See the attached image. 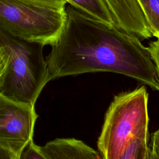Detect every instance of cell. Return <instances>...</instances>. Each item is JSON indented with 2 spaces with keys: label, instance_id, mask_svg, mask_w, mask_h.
I'll return each instance as SVG.
<instances>
[{
  "label": "cell",
  "instance_id": "8992f818",
  "mask_svg": "<svg viewBox=\"0 0 159 159\" xmlns=\"http://www.w3.org/2000/svg\"><path fill=\"white\" fill-rule=\"evenodd\" d=\"M117 26L139 39L152 36L138 0H104Z\"/></svg>",
  "mask_w": 159,
  "mask_h": 159
},
{
  "label": "cell",
  "instance_id": "4fadbf2b",
  "mask_svg": "<svg viewBox=\"0 0 159 159\" xmlns=\"http://www.w3.org/2000/svg\"><path fill=\"white\" fill-rule=\"evenodd\" d=\"M150 150L151 159H159V129L152 134Z\"/></svg>",
  "mask_w": 159,
  "mask_h": 159
},
{
  "label": "cell",
  "instance_id": "3957f363",
  "mask_svg": "<svg viewBox=\"0 0 159 159\" xmlns=\"http://www.w3.org/2000/svg\"><path fill=\"white\" fill-rule=\"evenodd\" d=\"M148 94L142 86L116 95L104 117L97 146L104 159H119L130 142L149 139Z\"/></svg>",
  "mask_w": 159,
  "mask_h": 159
},
{
  "label": "cell",
  "instance_id": "9c48e42d",
  "mask_svg": "<svg viewBox=\"0 0 159 159\" xmlns=\"http://www.w3.org/2000/svg\"><path fill=\"white\" fill-rule=\"evenodd\" d=\"M152 34L159 39V0H138Z\"/></svg>",
  "mask_w": 159,
  "mask_h": 159
},
{
  "label": "cell",
  "instance_id": "6da1fadb",
  "mask_svg": "<svg viewBox=\"0 0 159 159\" xmlns=\"http://www.w3.org/2000/svg\"><path fill=\"white\" fill-rule=\"evenodd\" d=\"M64 25L46 57L50 80L108 71L159 91V77L140 39L67 4Z\"/></svg>",
  "mask_w": 159,
  "mask_h": 159
},
{
  "label": "cell",
  "instance_id": "277c9868",
  "mask_svg": "<svg viewBox=\"0 0 159 159\" xmlns=\"http://www.w3.org/2000/svg\"><path fill=\"white\" fill-rule=\"evenodd\" d=\"M65 9L37 0H0V25L20 38L52 45L64 25Z\"/></svg>",
  "mask_w": 159,
  "mask_h": 159
},
{
  "label": "cell",
  "instance_id": "52a82bcc",
  "mask_svg": "<svg viewBox=\"0 0 159 159\" xmlns=\"http://www.w3.org/2000/svg\"><path fill=\"white\" fill-rule=\"evenodd\" d=\"M40 149L44 159H99V152L75 139H56Z\"/></svg>",
  "mask_w": 159,
  "mask_h": 159
},
{
  "label": "cell",
  "instance_id": "8fae6325",
  "mask_svg": "<svg viewBox=\"0 0 159 159\" xmlns=\"http://www.w3.org/2000/svg\"><path fill=\"white\" fill-rule=\"evenodd\" d=\"M147 48L159 77V39L151 42Z\"/></svg>",
  "mask_w": 159,
  "mask_h": 159
},
{
  "label": "cell",
  "instance_id": "7a4b0ae2",
  "mask_svg": "<svg viewBox=\"0 0 159 159\" xmlns=\"http://www.w3.org/2000/svg\"><path fill=\"white\" fill-rule=\"evenodd\" d=\"M44 46L14 35L0 25V48L9 59L0 94L35 106L43 88L51 80L43 57Z\"/></svg>",
  "mask_w": 159,
  "mask_h": 159
},
{
  "label": "cell",
  "instance_id": "9a60e30c",
  "mask_svg": "<svg viewBox=\"0 0 159 159\" xmlns=\"http://www.w3.org/2000/svg\"><path fill=\"white\" fill-rule=\"evenodd\" d=\"M37 1H40L42 2H48L51 4L64 6H66V4H68L66 0H37Z\"/></svg>",
  "mask_w": 159,
  "mask_h": 159
},
{
  "label": "cell",
  "instance_id": "ba28073f",
  "mask_svg": "<svg viewBox=\"0 0 159 159\" xmlns=\"http://www.w3.org/2000/svg\"><path fill=\"white\" fill-rule=\"evenodd\" d=\"M73 7L111 25H117L104 0H66Z\"/></svg>",
  "mask_w": 159,
  "mask_h": 159
},
{
  "label": "cell",
  "instance_id": "7c38bea8",
  "mask_svg": "<svg viewBox=\"0 0 159 159\" xmlns=\"http://www.w3.org/2000/svg\"><path fill=\"white\" fill-rule=\"evenodd\" d=\"M8 63L9 59L7 55L4 50L0 48V91L5 78Z\"/></svg>",
  "mask_w": 159,
  "mask_h": 159
},
{
  "label": "cell",
  "instance_id": "30bf717a",
  "mask_svg": "<svg viewBox=\"0 0 159 159\" xmlns=\"http://www.w3.org/2000/svg\"><path fill=\"white\" fill-rule=\"evenodd\" d=\"M19 159H44L41 153L40 146L34 143L31 140L23 149Z\"/></svg>",
  "mask_w": 159,
  "mask_h": 159
},
{
  "label": "cell",
  "instance_id": "5b68a950",
  "mask_svg": "<svg viewBox=\"0 0 159 159\" xmlns=\"http://www.w3.org/2000/svg\"><path fill=\"white\" fill-rule=\"evenodd\" d=\"M38 116L34 106L19 102L0 94V147L19 159L33 139Z\"/></svg>",
  "mask_w": 159,
  "mask_h": 159
},
{
  "label": "cell",
  "instance_id": "5bb4252c",
  "mask_svg": "<svg viewBox=\"0 0 159 159\" xmlns=\"http://www.w3.org/2000/svg\"><path fill=\"white\" fill-rule=\"evenodd\" d=\"M0 159H15V158L9 152L0 147Z\"/></svg>",
  "mask_w": 159,
  "mask_h": 159
}]
</instances>
